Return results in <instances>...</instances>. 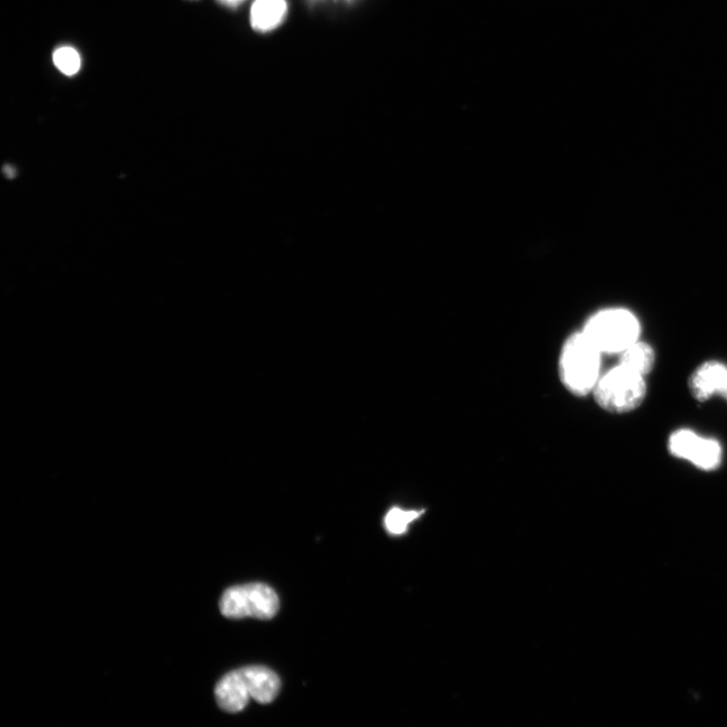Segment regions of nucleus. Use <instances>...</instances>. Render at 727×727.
Segmentation results:
<instances>
[{"label":"nucleus","instance_id":"1","mask_svg":"<svg viewBox=\"0 0 727 727\" xmlns=\"http://www.w3.org/2000/svg\"><path fill=\"white\" fill-rule=\"evenodd\" d=\"M281 688L279 677L263 666H250L227 674L216 687L219 706L236 713L242 711L250 699L261 704L272 702Z\"/></svg>","mask_w":727,"mask_h":727},{"label":"nucleus","instance_id":"2","mask_svg":"<svg viewBox=\"0 0 727 727\" xmlns=\"http://www.w3.org/2000/svg\"><path fill=\"white\" fill-rule=\"evenodd\" d=\"M600 356L582 332L571 336L559 360V373L565 387L578 396L593 392L600 378Z\"/></svg>","mask_w":727,"mask_h":727},{"label":"nucleus","instance_id":"3","mask_svg":"<svg viewBox=\"0 0 727 727\" xmlns=\"http://www.w3.org/2000/svg\"><path fill=\"white\" fill-rule=\"evenodd\" d=\"M640 324L626 309H607L593 316L583 335L602 354L622 353L638 342Z\"/></svg>","mask_w":727,"mask_h":727},{"label":"nucleus","instance_id":"4","mask_svg":"<svg viewBox=\"0 0 727 727\" xmlns=\"http://www.w3.org/2000/svg\"><path fill=\"white\" fill-rule=\"evenodd\" d=\"M644 377L619 365L599 378L593 394L603 409L625 413L638 408L646 397Z\"/></svg>","mask_w":727,"mask_h":727},{"label":"nucleus","instance_id":"5","mask_svg":"<svg viewBox=\"0 0 727 727\" xmlns=\"http://www.w3.org/2000/svg\"><path fill=\"white\" fill-rule=\"evenodd\" d=\"M220 608L223 615L228 618L271 619L279 610V598L268 585L251 583L226 590Z\"/></svg>","mask_w":727,"mask_h":727},{"label":"nucleus","instance_id":"6","mask_svg":"<svg viewBox=\"0 0 727 727\" xmlns=\"http://www.w3.org/2000/svg\"><path fill=\"white\" fill-rule=\"evenodd\" d=\"M669 451L705 471L715 470L721 462V448L717 442L702 439L687 430L678 431L670 437Z\"/></svg>","mask_w":727,"mask_h":727},{"label":"nucleus","instance_id":"7","mask_svg":"<svg viewBox=\"0 0 727 727\" xmlns=\"http://www.w3.org/2000/svg\"><path fill=\"white\" fill-rule=\"evenodd\" d=\"M688 385L692 396L705 402L719 395L727 385V366L716 361L706 362L693 372Z\"/></svg>","mask_w":727,"mask_h":727},{"label":"nucleus","instance_id":"8","mask_svg":"<svg viewBox=\"0 0 727 727\" xmlns=\"http://www.w3.org/2000/svg\"><path fill=\"white\" fill-rule=\"evenodd\" d=\"M289 12L287 0H254L250 10V25L260 34L277 30Z\"/></svg>","mask_w":727,"mask_h":727},{"label":"nucleus","instance_id":"9","mask_svg":"<svg viewBox=\"0 0 727 727\" xmlns=\"http://www.w3.org/2000/svg\"><path fill=\"white\" fill-rule=\"evenodd\" d=\"M655 364V353L646 343L636 342L620 356L619 365L645 377Z\"/></svg>","mask_w":727,"mask_h":727},{"label":"nucleus","instance_id":"10","mask_svg":"<svg viewBox=\"0 0 727 727\" xmlns=\"http://www.w3.org/2000/svg\"><path fill=\"white\" fill-rule=\"evenodd\" d=\"M422 515V511L403 510L395 507L388 511L384 518L387 532L394 536L406 533L408 526Z\"/></svg>","mask_w":727,"mask_h":727},{"label":"nucleus","instance_id":"11","mask_svg":"<svg viewBox=\"0 0 727 727\" xmlns=\"http://www.w3.org/2000/svg\"><path fill=\"white\" fill-rule=\"evenodd\" d=\"M53 62L56 68L66 76H74L81 69V56L70 46L57 48L53 53Z\"/></svg>","mask_w":727,"mask_h":727},{"label":"nucleus","instance_id":"12","mask_svg":"<svg viewBox=\"0 0 727 727\" xmlns=\"http://www.w3.org/2000/svg\"><path fill=\"white\" fill-rule=\"evenodd\" d=\"M356 0H308V3L313 6L324 5V4H338V5H351Z\"/></svg>","mask_w":727,"mask_h":727},{"label":"nucleus","instance_id":"13","mask_svg":"<svg viewBox=\"0 0 727 727\" xmlns=\"http://www.w3.org/2000/svg\"><path fill=\"white\" fill-rule=\"evenodd\" d=\"M219 4L229 9H237L242 6L246 0H217Z\"/></svg>","mask_w":727,"mask_h":727},{"label":"nucleus","instance_id":"14","mask_svg":"<svg viewBox=\"0 0 727 727\" xmlns=\"http://www.w3.org/2000/svg\"><path fill=\"white\" fill-rule=\"evenodd\" d=\"M720 395H721V397H723L727 401V385L722 390V392L720 393Z\"/></svg>","mask_w":727,"mask_h":727}]
</instances>
